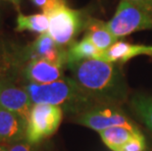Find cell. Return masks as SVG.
<instances>
[{"label":"cell","instance_id":"cell-1","mask_svg":"<svg viewBox=\"0 0 152 151\" xmlns=\"http://www.w3.org/2000/svg\"><path fill=\"white\" fill-rule=\"evenodd\" d=\"M67 67L77 85L98 104L119 106L128 99V85L118 64L89 59Z\"/></svg>","mask_w":152,"mask_h":151},{"label":"cell","instance_id":"cell-2","mask_svg":"<svg viewBox=\"0 0 152 151\" xmlns=\"http://www.w3.org/2000/svg\"><path fill=\"white\" fill-rule=\"evenodd\" d=\"M23 88L28 93L34 104L59 106L63 111L76 114L77 116L98 104L72 78L68 77L45 85L28 82Z\"/></svg>","mask_w":152,"mask_h":151},{"label":"cell","instance_id":"cell-3","mask_svg":"<svg viewBox=\"0 0 152 151\" xmlns=\"http://www.w3.org/2000/svg\"><path fill=\"white\" fill-rule=\"evenodd\" d=\"M106 25L110 33L119 39L135 31L152 30V12L132 2L121 0L115 15Z\"/></svg>","mask_w":152,"mask_h":151},{"label":"cell","instance_id":"cell-4","mask_svg":"<svg viewBox=\"0 0 152 151\" xmlns=\"http://www.w3.org/2000/svg\"><path fill=\"white\" fill-rule=\"evenodd\" d=\"M75 122L96 131L113 127H124L137 134H142L140 128L117 105L97 104L77 115Z\"/></svg>","mask_w":152,"mask_h":151},{"label":"cell","instance_id":"cell-5","mask_svg":"<svg viewBox=\"0 0 152 151\" xmlns=\"http://www.w3.org/2000/svg\"><path fill=\"white\" fill-rule=\"evenodd\" d=\"M49 20L48 34L61 46L72 44L80 31L85 28L86 21L80 11L62 5L45 14Z\"/></svg>","mask_w":152,"mask_h":151},{"label":"cell","instance_id":"cell-6","mask_svg":"<svg viewBox=\"0 0 152 151\" xmlns=\"http://www.w3.org/2000/svg\"><path fill=\"white\" fill-rule=\"evenodd\" d=\"M63 112L59 106L34 104L27 123L26 139L34 144L51 136L62 122Z\"/></svg>","mask_w":152,"mask_h":151},{"label":"cell","instance_id":"cell-7","mask_svg":"<svg viewBox=\"0 0 152 151\" xmlns=\"http://www.w3.org/2000/svg\"><path fill=\"white\" fill-rule=\"evenodd\" d=\"M28 63L27 49L0 38V82H15Z\"/></svg>","mask_w":152,"mask_h":151},{"label":"cell","instance_id":"cell-8","mask_svg":"<svg viewBox=\"0 0 152 151\" xmlns=\"http://www.w3.org/2000/svg\"><path fill=\"white\" fill-rule=\"evenodd\" d=\"M34 103L24 88L15 82H0V107L20 115L27 122L30 118Z\"/></svg>","mask_w":152,"mask_h":151},{"label":"cell","instance_id":"cell-9","mask_svg":"<svg viewBox=\"0 0 152 151\" xmlns=\"http://www.w3.org/2000/svg\"><path fill=\"white\" fill-rule=\"evenodd\" d=\"M26 49L28 62L34 59H43L62 67L68 63L67 50L55 42L48 33L40 34Z\"/></svg>","mask_w":152,"mask_h":151},{"label":"cell","instance_id":"cell-10","mask_svg":"<svg viewBox=\"0 0 152 151\" xmlns=\"http://www.w3.org/2000/svg\"><path fill=\"white\" fill-rule=\"evenodd\" d=\"M23 75L28 82L45 85L64 78L63 67L43 59L30 60L26 64Z\"/></svg>","mask_w":152,"mask_h":151},{"label":"cell","instance_id":"cell-11","mask_svg":"<svg viewBox=\"0 0 152 151\" xmlns=\"http://www.w3.org/2000/svg\"><path fill=\"white\" fill-rule=\"evenodd\" d=\"M27 122L20 115L0 107V143H14L26 139Z\"/></svg>","mask_w":152,"mask_h":151},{"label":"cell","instance_id":"cell-12","mask_svg":"<svg viewBox=\"0 0 152 151\" xmlns=\"http://www.w3.org/2000/svg\"><path fill=\"white\" fill-rule=\"evenodd\" d=\"M140 55L152 56V45L132 44L118 40L109 49L103 51L100 60L116 64H123Z\"/></svg>","mask_w":152,"mask_h":151},{"label":"cell","instance_id":"cell-13","mask_svg":"<svg viewBox=\"0 0 152 151\" xmlns=\"http://www.w3.org/2000/svg\"><path fill=\"white\" fill-rule=\"evenodd\" d=\"M85 30L83 37L91 41L101 51H106L118 41V38L109 31L106 23L96 19H87Z\"/></svg>","mask_w":152,"mask_h":151},{"label":"cell","instance_id":"cell-14","mask_svg":"<svg viewBox=\"0 0 152 151\" xmlns=\"http://www.w3.org/2000/svg\"><path fill=\"white\" fill-rule=\"evenodd\" d=\"M103 51L98 49L91 41L83 37L80 41L73 42L67 50L68 63H76L83 60L100 59Z\"/></svg>","mask_w":152,"mask_h":151},{"label":"cell","instance_id":"cell-15","mask_svg":"<svg viewBox=\"0 0 152 151\" xmlns=\"http://www.w3.org/2000/svg\"><path fill=\"white\" fill-rule=\"evenodd\" d=\"M100 137L105 145L112 151H117L129 140L135 136H141L143 134H137L124 127H113L99 131Z\"/></svg>","mask_w":152,"mask_h":151},{"label":"cell","instance_id":"cell-16","mask_svg":"<svg viewBox=\"0 0 152 151\" xmlns=\"http://www.w3.org/2000/svg\"><path fill=\"white\" fill-rule=\"evenodd\" d=\"M48 28H49V20L44 13L26 16L19 12L16 21V31H30L42 34L48 33Z\"/></svg>","mask_w":152,"mask_h":151},{"label":"cell","instance_id":"cell-17","mask_svg":"<svg viewBox=\"0 0 152 151\" xmlns=\"http://www.w3.org/2000/svg\"><path fill=\"white\" fill-rule=\"evenodd\" d=\"M131 107L146 127L152 131V96L135 94L131 99Z\"/></svg>","mask_w":152,"mask_h":151},{"label":"cell","instance_id":"cell-18","mask_svg":"<svg viewBox=\"0 0 152 151\" xmlns=\"http://www.w3.org/2000/svg\"><path fill=\"white\" fill-rule=\"evenodd\" d=\"M146 150V143H145L144 136H135L127 143L124 144L117 151H145Z\"/></svg>","mask_w":152,"mask_h":151},{"label":"cell","instance_id":"cell-19","mask_svg":"<svg viewBox=\"0 0 152 151\" xmlns=\"http://www.w3.org/2000/svg\"><path fill=\"white\" fill-rule=\"evenodd\" d=\"M34 4L41 9V11L44 14H47L48 12L52 11L53 9L59 7V6L66 5V0H31Z\"/></svg>","mask_w":152,"mask_h":151},{"label":"cell","instance_id":"cell-20","mask_svg":"<svg viewBox=\"0 0 152 151\" xmlns=\"http://www.w3.org/2000/svg\"><path fill=\"white\" fill-rule=\"evenodd\" d=\"M8 151H34L33 144L28 142L27 139H22L17 142L9 144Z\"/></svg>","mask_w":152,"mask_h":151},{"label":"cell","instance_id":"cell-21","mask_svg":"<svg viewBox=\"0 0 152 151\" xmlns=\"http://www.w3.org/2000/svg\"><path fill=\"white\" fill-rule=\"evenodd\" d=\"M127 1H130L134 3V4H137L143 7L147 10H149L150 12H152V0H127Z\"/></svg>","mask_w":152,"mask_h":151},{"label":"cell","instance_id":"cell-22","mask_svg":"<svg viewBox=\"0 0 152 151\" xmlns=\"http://www.w3.org/2000/svg\"><path fill=\"white\" fill-rule=\"evenodd\" d=\"M5 1H9V2H11L13 5L15 6L16 8L18 9H20V5H21V1L22 0H5Z\"/></svg>","mask_w":152,"mask_h":151},{"label":"cell","instance_id":"cell-23","mask_svg":"<svg viewBox=\"0 0 152 151\" xmlns=\"http://www.w3.org/2000/svg\"><path fill=\"white\" fill-rule=\"evenodd\" d=\"M9 145L8 144H0V151H8Z\"/></svg>","mask_w":152,"mask_h":151},{"label":"cell","instance_id":"cell-24","mask_svg":"<svg viewBox=\"0 0 152 151\" xmlns=\"http://www.w3.org/2000/svg\"><path fill=\"white\" fill-rule=\"evenodd\" d=\"M1 24H2V15H1V11H0V28H1Z\"/></svg>","mask_w":152,"mask_h":151}]
</instances>
